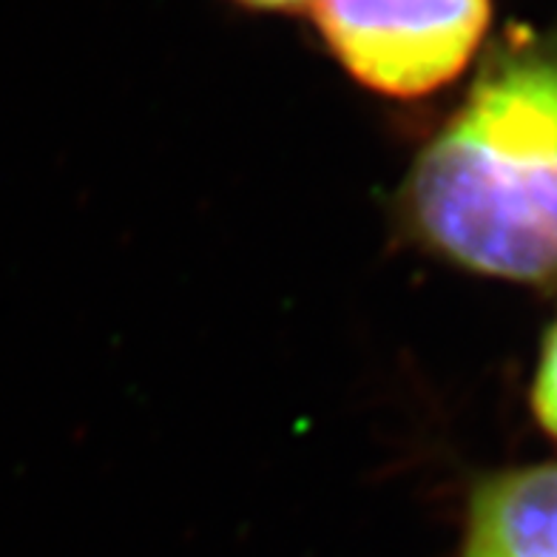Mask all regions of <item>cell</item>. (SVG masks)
Instances as JSON below:
<instances>
[{"label": "cell", "mask_w": 557, "mask_h": 557, "mask_svg": "<svg viewBox=\"0 0 557 557\" xmlns=\"http://www.w3.org/2000/svg\"><path fill=\"white\" fill-rule=\"evenodd\" d=\"M463 557H557V463L478 486Z\"/></svg>", "instance_id": "3"}, {"label": "cell", "mask_w": 557, "mask_h": 557, "mask_svg": "<svg viewBox=\"0 0 557 557\" xmlns=\"http://www.w3.org/2000/svg\"><path fill=\"white\" fill-rule=\"evenodd\" d=\"M239 3H248V7L257 9H296L308 0H239Z\"/></svg>", "instance_id": "5"}, {"label": "cell", "mask_w": 557, "mask_h": 557, "mask_svg": "<svg viewBox=\"0 0 557 557\" xmlns=\"http://www.w3.org/2000/svg\"><path fill=\"white\" fill-rule=\"evenodd\" d=\"M338 63L382 95L421 97L455 81L490 23V0H315Z\"/></svg>", "instance_id": "2"}, {"label": "cell", "mask_w": 557, "mask_h": 557, "mask_svg": "<svg viewBox=\"0 0 557 557\" xmlns=\"http://www.w3.org/2000/svg\"><path fill=\"white\" fill-rule=\"evenodd\" d=\"M535 410L543 426L557 435V324L549 333V342L543 347L541 370L535 382Z\"/></svg>", "instance_id": "4"}, {"label": "cell", "mask_w": 557, "mask_h": 557, "mask_svg": "<svg viewBox=\"0 0 557 557\" xmlns=\"http://www.w3.org/2000/svg\"><path fill=\"white\" fill-rule=\"evenodd\" d=\"M407 202L426 239L463 268L557 278V58L492 66L421 154Z\"/></svg>", "instance_id": "1"}]
</instances>
